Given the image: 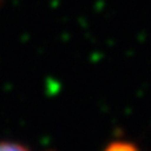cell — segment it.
<instances>
[{
  "instance_id": "obj_1",
  "label": "cell",
  "mask_w": 151,
  "mask_h": 151,
  "mask_svg": "<svg viewBox=\"0 0 151 151\" xmlns=\"http://www.w3.org/2000/svg\"><path fill=\"white\" fill-rule=\"evenodd\" d=\"M0 151H29L27 147L13 141H0Z\"/></svg>"
}]
</instances>
